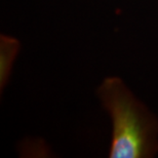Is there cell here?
Wrapping results in <instances>:
<instances>
[{
  "mask_svg": "<svg viewBox=\"0 0 158 158\" xmlns=\"http://www.w3.org/2000/svg\"><path fill=\"white\" fill-rule=\"evenodd\" d=\"M112 120L110 158H151L158 152V119L118 77L105 78L98 89Z\"/></svg>",
  "mask_w": 158,
  "mask_h": 158,
  "instance_id": "6da1fadb",
  "label": "cell"
},
{
  "mask_svg": "<svg viewBox=\"0 0 158 158\" xmlns=\"http://www.w3.org/2000/svg\"><path fill=\"white\" fill-rule=\"evenodd\" d=\"M19 49V42L15 38L1 36V81H6L9 69Z\"/></svg>",
  "mask_w": 158,
  "mask_h": 158,
  "instance_id": "7a4b0ae2",
  "label": "cell"
}]
</instances>
